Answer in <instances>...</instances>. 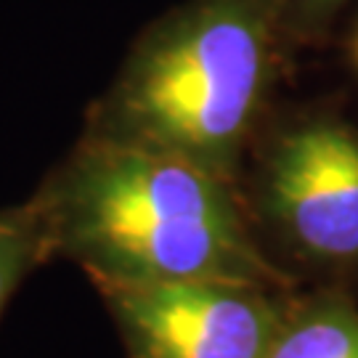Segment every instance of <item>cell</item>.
Here are the masks:
<instances>
[{
    "instance_id": "cell-1",
    "label": "cell",
    "mask_w": 358,
    "mask_h": 358,
    "mask_svg": "<svg viewBox=\"0 0 358 358\" xmlns=\"http://www.w3.org/2000/svg\"><path fill=\"white\" fill-rule=\"evenodd\" d=\"M35 202L53 255L101 292L205 279L287 287L234 183L173 154L88 133Z\"/></svg>"
},
{
    "instance_id": "cell-2",
    "label": "cell",
    "mask_w": 358,
    "mask_h": 358,
    "mask_svg": "<svg viewBox=\"0 0 358 358\" xmlns=\"http://www.w3.org/2000/svg\"><path fill=\"white\" fill-rule=\"evenodd\" d=\"M289 40L284 0H186L133 43L88 133L234 183Z\"/></svg>"
},
{
    "instance_id": "cell-3",
    "label": "cell",
    "mask_w": 358,
    "mask_h": 358,
    "mask_svg": "<svg viewBox=\"0 0 358 358\" xmlns=\"http://www.w3.org/2000/svg\"><path fill=\"white\" fill-rule=\"evenodd\" d=\"M257 282H178L103 292L125 358H266L292 300Z\"/></svg>"
},
{
    "instance_id": "cell-4",
    "label": "cell",
    "mask_w": 358,
    "mask_h": 358,
    "mask_svg": "<svg viewBox=\"0 0 358 358\" xmlns=\"http://www.w3.org/2000/svg\"><path fill=\"white\" fill-rule=\"evenodd\" d=\"M263 205L300 255L358 263V136L337 120H308L276 138Z\"/></svg>"
},
{
    "instance_id": "cell-5",
    "label": "cell",
    "mask_w": 358,
    "mask_h": 358,
    "mask_svg": "<svg viewBox=\"0 0 358 358\" xmlns=\"http://www.w3.org/2000/svg\"><path fill=\"white\" fill-rule=\"evenodd\" d=\"M266 358H358V306L340 292L292 300Z\"/></svg>"
},
{
    "instance_id": "cell-6",
    "label": "cell",
    "mask_w": 358,
    "mask_h": 358,
    "mask_svg": "<svg viewBox=\"0 0 358 358\" xmlns=\"http://www.w3.org/2000/svg\"><path fill=\"white\" fill-rule=\"evenodd\" d=\"M48 257H53L51 236L35 196L24 205L0 210V313L29 271Z\"/></svg>"
},
{
    "instance_id": "cell-7",
    "label": "cell",
    "mask_w": 358,
    "mask_h": 358,
    "mask_svg": "<svg viewBox=\"0 0 358 358\" xmlns=\"http://www.w3.org/2000/svg\"><path fill=\"white\" fill-rule=\"evenodd\" d=\"M343 3L345 0H284V16L292 40L321 32Z\"/></svg>"
},
{
    "instance_id": "cell-8",
    "label": "cell",
    "mask_w": 358,
    "mask_h": 358,
    "mask_svg": "<svg viewBox=\"0 0 358 358\" xmlns=\"http://www.w3.org/2000/svg\"><path fill=\"white\" fill-rule=\"evenodd\" d=\"M353 59H356V64H358V32H356V38H353Z\"/></svg>"
}]
</instances>
